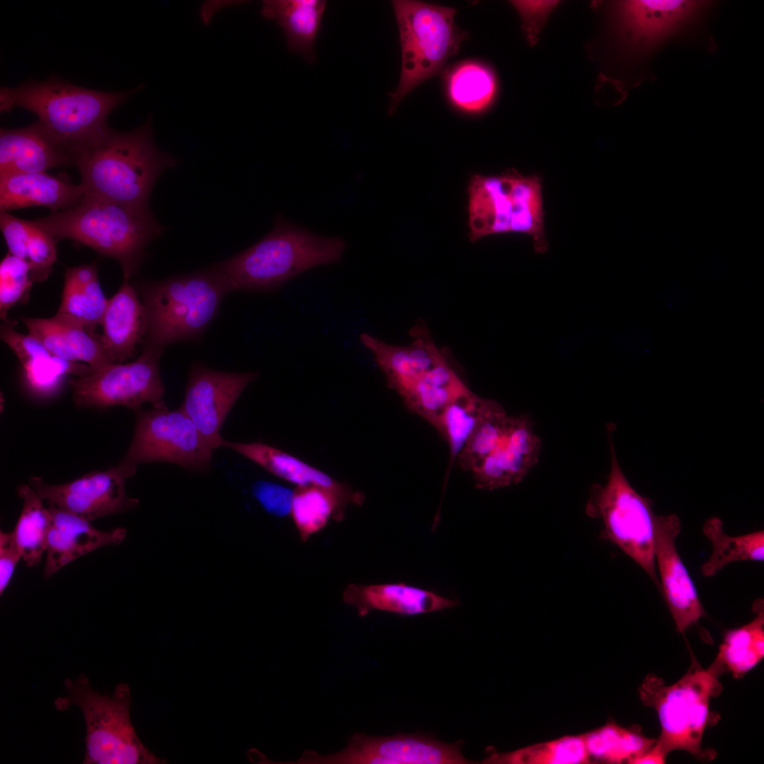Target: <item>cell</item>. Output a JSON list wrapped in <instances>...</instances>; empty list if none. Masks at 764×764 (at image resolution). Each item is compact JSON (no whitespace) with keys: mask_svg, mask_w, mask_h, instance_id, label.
<instances>
[{"mask_svg":"<svg viewBox=\"0 0 764 764\" xmlns=\"http://www.w3.org/2000/svg\"><path fill=\"white\" fill-rule=\"evenodd\" d=\"M132 476L117 464L63 484H48L39 476H30L28 482L42 499L91 522L138 505L139 500L125 490L126 480Z\"/></svg>","mask_w":764,"mask_h":764,"instance_id":"cell-15","label":"cell"},{"mask_svg":"<svg viewBox=\"0 0 764 764\" xmlns=\"http://www.w3.org/2000/svg\"><path fill=\"white\" fill-rule=\"evenodd\" d=\"M226 294L210 266L146 283L141 288L147 318L142 347L163 351L171 344L199 340Z\"/></svg>","mask_w":764,"mask_h":764,"instance_id":"cell-6","label":"cell"},{"mask_svg":"<svg viewBox=\"0 0 764 764\" xmlns=\"http://www.w3.org/2000/svg\"><path fill=\"white\" fill-rule=\"evenodd\" d=\"M343 599L355 607L361 617L371 610L414 615L440 611L458 604L455 601L431 591L403 582L372 585L352 584L345 589Z\"/></svg>","mask_w":764,"mask_h":764,"instance_id":"cell-23","label":"cell"},{"mask_svg":"<svg viewBox=\"0 0 764 764\" xmlns=\"http://www.w3.org/2000/svg\"><path fill=\"white\" fill-rule=\"evenodd\" d=\"M33 221L57 241L71 239L116 260L125 280L139 271L148 245L164 231L149 207L88 195L73 208Z\"/></svg>","mask_w":764,"mask_h":764,"instance_id":"cell-4","label":"cell"},{"mask_svg":"<svg viewBox=\"0 0 764 764\" xmlns=\"http://www.w3.org/2000/svg\"><path fill=\"white\" fill-rule=\"evenodd\" d=\"M608 432L610 473L606 484L592 486L586 513L601 519L602 537L639 565L660 590L654 557L656 515L652 510V502L640 495L627 480L617 459L613 431L608 428Z\"/></svg>","mask_w":764,"mask_h":764,"instance_id":"cell-11","label":"cell"},{"mask_svg":"<svg viewBox=\"0 0 764 764\" xmlns=\"http://www.w3.org/2000/svg\"><path fill=\"white\" fill-rule=\"evenodd\" d=\"M448 96L458 108L470 112L487 108L494 97L497 81L493 72L475 62H463L446 75Z\"/></svg>","mask_w":764,"mask_h":764,"instance_id":"cell-35","label":"cell"},{"mask_svg":"<svg viewBox=\"0 0 764 764\" xmlns=\"http://www.w3.org/2000/svg\"><path fill=\"white\" fill-rule=\"evenodd\" d=\"M468 192L471 241L492 234L519 233L530 236L536 250L546 249L540 177L514 170L474 175Z\"/></svg>","mask_w":764,"mask_h":764,"instance_id":"cell-9","label":"cell"},{"mask_svg":"<svg viewBox=\"0 0 764 764\" xmlns=\"http://www.w3.org/2000/svg\"><path fill=\"white\" fill-rule=\"evenodd\" d=\"M84 195L82 185L71 183L66 175L46 172L0 175L1 212L40 206L55 213L76 207Z\"/></svg>","mask_w":764,"mask_h":764,"instance_id":"cell-22","label":"cell"},{"mask_svg":"<svg viewBox=\"0 0 764 764\" xmlns=\"http://www.w3.org/2000/svg\"><path fill=\"white\" fill-rule=\"evenodd\" d=\"M590 763L583 735L566 736L511 752L492 751L487 764H585Z\"/></svg>","mask_w":764,"mask_h":764,"instance_id":"cell-34","label":"cell"},{"mask_svg":"<svg viewBox=\"0 0 764 764\" xmlns=\"http://www.w3.org/2000/svg\"><path fill=\"white\" fill-rule=\"evenodd\" d=\"M364 500V494L358 491L347 494L318 486L296 487L290 515L305 543L325 528L330 519L342 521L348 504L361 506Z\"/></svg>","mask_w":764,"mask_h":764,"instance_id":"cell-27","label":"cell"},{"mask_svg":"<svg viewBox=\"0 0 764 764\" xmlns=\"http://www.w3.org/2000/svg\"><path fill=\"white\" fill-rule=\"evenodd\" d=\"M325 6L323 0H267L262 3L261 14L280 26L291 52L313 64L317 60L315 43Z\"/></svg>","mask_w":764,"mask_h":764,"instance_id":"cell-24","label":"cell"},{"mask_svg":"<svg viewBox=\"0 0 764 764\" xmlns=\"http://www.w3.org/2000/svg\"><path fill=\"white\" fill-rule=\"evenodd\" d=\"M67 695L54 701L59 710L76 705L86 724L83 764H161L166 760L149 750L137 736L130 719L131 693L118 683L111 696L100 694L80 674L64 682Z\"/></svg>","mask_w":764,"mask_h":764,"instance_id":"cell-8","label":"cell"},{"mask_svg":"<svg viewBox=\"0 0 764 764\" xmlns=\"http://www.w3.org/2000/svg\"><path fill=\"white\" fill-rule=\"evenodd\" d=\"M34 283L28 264L8 252L0 263V318L7 320L8 311L25 303Z\"/></svg>","mask_w":764,"mask_h":764,"instance_id":"cell-39","label":"cell"},{"mask_svg":"<svg viewBox=\"0 0 764 764\" xmlns=\"http://www.w3.org/2000/svg\"><path fill=\"white\" fill-rule=\"evenodd\" d=\"M22 558L11 532L0 533V594L8 586L19 560Z\"/></svg>","mask_w":764,"mask_h":764,"instance_id":"cell-44","label":"cell"},{"mask_svg":"<svg viewBox=\"0 0 764 764\" xmlns=\"http://www.w3.org/2000/svg\"><path fill=\"white\" fill-rule=\"evenodd\" d=\"M257 371L227 372L194 362L188 374L180 408L192 420L212 449L222 447L221 429L245 388Z\"/></svg>","mask_w":764,"mask_h":764,"instance_id":"cell-16","label":"cell"},{"mask_svg":"<svg viewBox=\"0 0 764 764\" xmlns=\"http://www.w3.org/2000/svg\"><path fill=\"white\" fill-rule=\"evenodd\" d=\"M252 491L269 513L278 516L290 514L294 490L273 482L260 480L254 483Z\"/></svg>","mask_w":764,"mask_h":764,"instance_id":"cell-43","label":"cell"},{"mask_svg":"<svg viewBox=\"0 0 764 764\" xmlns=\"http://www.w3.org/2000/svg\"><path fill=\"white\" fill-rule=\"evenodd\" d=\"M723 670L716 659L707 669L693 659L688 671L670 685L652 673L642 682L640 699L656 710L661 725L654 747L666 757L683 750L699 759L715 758V752L702 748V740L710 722V698L721 689L717 678Z\"/></svg>","mask_w":764,"mask_h":764,"instance_id":"cell-7","label":"cell"},{"mask_svg":"<svg viewBox=\"0 0 764 764\" xmlns=\"http://www.w3.org/2000/svg\"><path fill=\"white\" fill-rule=\"evenodd\" d=\"M0 336L14 352L22 365L40 357L53 354L37 339L30 335H23L16 330L14 323L6 320L1 325Z\"/></svg>","mask_w":764,"mask_h":764,"instance_id":"cell-42","label":"cell"},{"mask_svg":"<svg viewBox=\"0 0 764 764\" xmlns=\"http://www.w3.org/2000/svg\"><path fill=\"white\" fill-rule=\"evenodd\" d=\"M361 343L374 356V360L384 373L387 386L405 398L419 381L410 359L407 346L388 344L369 333L359 336Z\"/></svg>","mask_w":764,"mask_h":764,"instance_id":"cell-36","label":"cell"},{"mask_svg":"<svg viewBox=\"0 0 764 764\" xmlns=\"http://www.w3.org/2000/svg\"><path fill=\"white\" fill-rule=\"evenodd\" d=\"M392 4L402 66L398 88L390 95L389 114L414 88L437 74L468 37V33L454 23L456 8L410 0H395Z\"/></svg>","mask_w":764,"mask_h":764,"instance_id":"cell-10","label":"cell"},{"mask_svg":"<svg viewBox=\"0 0 764 764\" xmlns=\"http://www.w3.org/2000/svg\"><path fill=\"white\" fill-rule=\"evenodd\" d=\"M58 313L79 320L92 335L101 322L108 300L101 289L95 262L66 267Z\"/></svg>","mask_w":764,"mask_h":764,"instance_id":"cell-28","label":"cell"},{"mask_svg":"<svg viewBox=\"0 0 764 764\" xmlns=\"http://www.w3.org/2000/svg\"><path fill=\"white\" fill-rule=\"evenodd\" d=\"M501 405L470 390L458 396L444 412L437 430L450 448V463L457 460L478 426Z\"/></svg>","mask_w":764,"mask_h":764,"instance_id":"cell-31","label":"cell"},{"mask_svg":"<svg viewBox=\"0 0 764 764\" xmlns=\"http://www.w3.org/2000/svg\"><path fill=\"white\" fill-rule=\"evenodd\" d=\"M756 616L748 624L728 630L716 659L735 678L743 676L764 656V611L761 599L754 603Z\"/></svg>","mask_w":764,"mask_h":764,"instance_id":"cell-29","label":"cell"},{"mask_svg":"<svg viewBox=\"0 0 764 764\" xmlns=\"http://www.w3.org/2000/svg\"><path fill=\"white\" fill-rule=\"evenodd\" d=\"M540 450L531 419L509 416L497 446L472 473L476 487L493 490L519 483L538 462Z\"/></svg>","mask_w":764,"mask_h":764,"instance_id":"cell-18","label":"cell"},{"mask_svg":"<svg viewBox=\"0 0 764 764\" xmlns=\"http://www.w3.org/2000/svg\"><path fill=\"white\" fill-rule=\"evenodd\" d=\"M163 352L142 347L133 361L110 364L71 378L68 383L75 406L99 410L121 405L135 410L149 403L166 407L159 368Z\"/></svg>","mask_w":764,"mask_h":764,"instance_id":"cell-13","label":"cell"},{"mask_svg":"<svg viewBox=\"0 0 764 764\" xmlns=\"http://www.w3.org/2000/svg\"><path fill=\"white\" fill-rule=\"evenodd\" d=\"M107 92L78 86L55 76L0 88V111L21 108L33 112L56 139L76 157L112 129L110 113L139 91Z\"/></svg>","mask_w":764,"mask_h":764,"instance_id":"cell-2","label":"cell"},{"mask_svg":"<svg viewBox=\"0 0 764 764\" xmlns=\"http://www.w3.org/2000/svg\"><path fill=\"white\" fill-rule=\"evenodd\" d=\"M347 246L341 237L315 233L278 214L262 238L210 267L227 294L269 291L313 267L340 262Z\"/></svg>","mask_w":764,"mask_h":764,"instance_id":"cell-1","label":"cell"},{"mask_svg":"<svg viewBox=\"0 0 764 764\" xmlns=\"http://www.w3.org/2000/svg\"><path fill=\"white\" fill-rule=\"evenodd\" d=\"M589 757L608 763H632L655 744L656 739L644 736L640 731L608 723L583 734Z\"/></svg>","mask_w":764,"mask_h":764,"instance_id":"cell-33","label":"cell"},{"mask_svg":"<svg viewBox=\"0 0 764 764\" xmlns=\"http://www.w3.org/2000/svg\"><path fill=\"white\" fill-rule=\"evenodd\" d=\"M134 411L132 439L118 463L132 475L139 465L153 462L173 463L193 471L209 469L214 449L180 407Z\"/></svg>","mask_w":764,"mask_h":764,"instance_id":"cell-12","label":"cell"},{"mask_svg":"<svg viewBox=\"0 0 764 764\" xmlns=\"http://www.w3.org/2000/svg\"><path fill=\"white\" fill-rule=\"evenodd\" d=\"M462 741H441L424 734L371 736L356 733L347 746L335 753L306 751L299 764H469L461 753Z\"/></svg>","mask_w":764,"mask_h":764,"instance_id":"cell-14","label":"cell"},{"mask_svg":"<svg viewBox=\"0 0 764 764\" xmlns=\"http://www.w3.org/2000/svg\"><path fill=\"white\" fill-rule=\"evenodd\" d=\"M704 535L711 542L712 551L709 559L702 565L703 575L712 577L731 562L743 560H764V531L730 536L723 529V523L717 517L706 521Z\"/></svg>","mask_w":764,"mask_h":764,"instance_id":"cell-32","label":"cell"},{"mask_svg":"<svg viewBox=\"0 0 764 764\" xmlns=\"http://www.w3.org/2000/svg\"><path fill=\"white\" fill-rule=\"evenodd\" d=\"M519 13L528 35L538 29L545 19L556 6L552 1H511Z\"/></svg>","mask_w":764,"mask_h":764,"instance_id":"cell-45","label":"cell"},{"mask_svg":"<svg viewBox=\"0 0 764 764\" xmlns=\"http://www.w3.org/2000/svg\"><path fill=\"white\" fill-rule=\"evenodd\" d=\"M715 5L688 0L614 1L608 15L612 45L625 63L647 66L668 44L700 37Z\"/></svg>","mask_w":764,"mask_h":764,"instance_id":"cell-5","label":"cell"},{"mask_svg":"<svg viewBox=\"0 0 764 764\" xmlns=\"http://www.w3.org/2000/svg\"><path fill=\"white\" fill-rule=\"evenodd\" d=\"M0 228L8 253L28 264L34 283L46 280L57 260V241L33 220L19 219L8 212L0 213Z\"/></svg>","mask_w":764,"mask_h":764,"instance_id":"cell-26","label":"cell"},{"mask_svg":"<svg viewBox=\"0 0 764 764\" xmlns=\"http://www.w3.org/2000/svg\"><path fill=\"white\" fill-rule=\"evenodd\" d=\"M17 494L23 506L12 531L14 541L27 567L37 565L46 551L51 520L42 499L30 485L21 484Z\"/></svg>","mask_w":764,"mask_h":764,"instance_id":"cell-30","label":"cell"},{"mask_svg":"<svg viewBox=\"0 0 764 764\" xmlns=\"http://www.w3.org/2000/svg\"><path fill=\"white\" fill-rule=\"evenodd\" d=\"M681 524L676 514L656 517L654 557L659 571L660 591L681 633L705 615L695 584L676 546Z\"/></svg>","mask_w":764,"mask_h":764,"instance_id":"cell-17","label":"cell"},{"mask_svg":"<svg viewBox=\"0 0 764 764\" xmlns=\"http://www.w3.org/2000/svg\"><path fill=\"white\" fill-rule=\"evenodd\" d=\"M63 166H74L73 156L38 120L24 127L0 129V175Z\"/></svg>","mask_w":764,"mask_h":764,"instance_id":"cell-19","label":"cell"},{"mask_svg":"<svg viewBox=\"0 0 764 764\" xmlns=\"http://www.w3.org/2000/svg\"><path fill=\"white\" fill-rule=\"evenodd\" d=\"M222 447L237 452L296 487L318 486L347 494L357 492L296 456L260 441L244 443L224 439Z\"/></svg>","mask_w":764,"mask_h":764,"instance_id":"cell-25","label":"cell"},{"mask_svg":"<svg viewBox=\"0 0 764 764\" xmlns=\"http://www.w3.org/2000/svg\"><path fill=\"white\" fill-rule=\"evenodd\" d=\"M666 757L654 746L644 755L634 760L631 764H662L666 763Z\"/></svg>","mask_w":764,"mask_h":764,"instance_id":"cell-46","label":"cell"},{"mask_svg":"<svg viewBox=\"0 0 764 764\" xmlns=\"http://www.w3.org/2000/svg\"><path fill=\"white\" fill-rule=\"evenodd\" d=\"M411 334L415 339L407 346L408 352L412 369L419 380L424 374L446 360L424 325L417 323L412 329Z\"/></svg>","mask_w":764,"mask_h":764,"instance_id":"cell-41","label":"cell"},{"mask_svg":"<svg viewBox=\"0 0 764 764\" xmlns=\"http://www.w3.org/2000/svg\"><path fill=\"white\" fill-rule=\"evenodd\" d=\"M98 335L103 349L111 363L133 359L144 345L147 318L143 302L129 280L123 279L119 290L109 299Z\"/></svg>","mask_w":764,"mask_h":764,"instance_id":"cell-21","label":"cell"},{"mask_svg":"<svg viewBox=\"0 0 764 764\" xmlns=\"http://www.w3.org/2000/svg\"><path fill=\"white\" fill-rule=\"evenodd\" d=\"M179 160L156 144L151 118L129 132H110L79 154V170L85 195L126 205L149 208L158 177Z\"/></svg>","mask_w":764,"mask_h":764,"instance_id":"cell-3","label":"cell"},{"mask_svg":"<svg viewBox=\"0 0 764 764\" xmlns=\"http://www.w3.org/2000/svg\"><path fill=\"white\" fill-rule=\"evenodd\" d=\"M508 417L500 406L478 426L457 458L463 470L474 472L490 454L505 430Z\"/></svg>","mask_w":764,"mask_h":764,"instance_id":"cell-37","label":"cell"},{"mask_svg":"<svg viewBox=\"0 0 764 764\" xmlns=\"http://www.w3.org/2000/svg\"><path fill=\"white\" fill-rule=\"evenodd\" d=\"M50 528L43 571L47 579L68 563L99 548L121 543L126 530L116 528L108 531L94 528L89 521L49 503Z\"/></svg>","mask_w":764,"mask_h":764,"instance_id":"cell-20","label":"cell"},{"mask_svg":"<svg viewBox=\"0 0 764 764\" xmlns=\"http://www.w3.org/2000/svg\"><path fill=\"white\" fill-rule=\"evenodd\" d=\"M469 389L463 381L450 386H434L418 381L403 399L407 408L427 420L436 429L446 408Z\"/></svg>","mask_w":764,"mask_h":764,"instance_id":"cell-38","label":"cell"},{"mask_svg":"<svg viewBox=\"0 0 764 764\" xmlns=\"http://www.w3.org/2000/svg\"><path fill=\"white\" fill-rule=\"evenodd\" d=\"M23 366L30 386L40 393L52 391L66 375L83 376L94 369L84 363L54 355L35 359Z\"/></svg>","mask_w":764,"mask_h":764,"instance_id":"cell-40","label":"cell"}]
</instances>
